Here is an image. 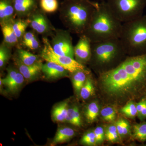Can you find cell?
<instances>
[{"label":"cell","instance_id":"8992f818","mask_svg":"<svg viewBox=\"0 0 146 146\" xmlns=\"http://www.w3.org/2000/svg\"><path fill=\"white\" fill-rule=\"evenodd\" d=\"M108 7L123 23L133 21L143 15L146 0H106Z\"/></svg>","mask_w":146,"mask_h":146},{"label":"cell","instance_id":"ffe728a7","mask_svg":"<svg viewBox=\"0 0 146 146\" xmlns=\"http://www.w3.org/2000/svg\"><path fill=\"white\" fill-rule=\"evenodd\" d=\"M68 108V102L67 101L63 102L56 106L52 112L53 121L59 122L65 121Z\"/></svg>","mask_w":146,"mask_h":146},{"label":"cell","instance_id":"d590c367","mask_svg":"<svg viewBox=\"0 0 146 146\" xmlns=\"http://www.w3.org/2000/svg\"><path fill=\"white\" fill-rule=\"evenodd\" d=\"M98 1H99L100 2L106 1V0H98Z\"/></svg>","mask_w":146,"mask_h":146},{"label":"cell","instance_id":"ac0fdd59","mask_svg":"<svg viewBox=\"0 0 146 146\" xmlns=\"http://www.w3.org/2000/svg\"><path fill=\"white\" fill-rule=\"evenodd\" d=\"M75 131L72 128L68 127H63L58 129L52 145L63 143L70 141L75 135Z\"/></svg>","mask_w":146,"mask_h":146},{"label":"cell","instance_id":"5bb4252c","mask_svg":"<svg viewBox=\"0 0 146 146\" xmlns=\"http://www.w3.org/2000/svg\"><path fill=\"white\" fill-rule=\"evenodd\" d=\"M42 73L46 78L48 79H56L67 77L69 73H70L60 65L49 61H46L42 65Z\"/></svg>","mask_w":146,"mask_h":146},{"label":"cell","instance_id":"52a82bcc","mask_svg":"<svg viewBox=\"0 0 146 146\" xmlns=\"http://www.w3.org/2000/svg\"><path fill=\"white\" fill-rule=\"evenodd\" d=\"M43 46L40 52V56L46 61L53 62L60 65L70 73L77 71H83L90 73L85 65L79 63L74 58L66 56L60 55L56 53L51 46L47 37L42 38Z\"/></svg>","mask_w":146,"mask_h":146},{"label":"cell","instance_id":"277c9868","mask_svg":"<svg viewBox=\"0 0 146 146\" xmlns=\"http://www.w3.org/2000/svg\"><path fill=\"white\" fill-rule=\"evenodd\" d=\"M127 56L119 38L91 43L89 63L99 74L118 66Z\"/></svg>","mask_w":146,"mask_h":146},{"label":"cell","instance_id":"ba28073f","mask_svg":"<svg viewBox=\"0 0 146 146\" xmlns=\"http://www.w3.org/2000/svg\"><path fill=\"white\" fill-rule=\"evenodd\" d=\"M70 33L68 30L56 29L50 42L56 53L74 58V46Z\"/></svg>","mask_w":146,"mask_h":146},{"label":"cell","instance_id":"44dd1931","mask_svg":"<svg viewBox=\"0 0 146 146\" xmlns=\"http://www.w3.org/2000/svg\"><path fill=\"white\" fill-rule=\"evenodd\" d=\"M71 74H72V82L74 89L77 94H80L81 88L86 82L87 76L90 73L79 70Z\"/></svg>","mask_w":146,"mask_h":146},{"label":"cell","instance_id":"2e32d148","mask_svg":"<svg viewBox=\"0 0 146 146\" xmlns=\"http://www.w3.org/2000/svg\"><path fill=\"white\" fill-rule=\"evenodd\" d=\"M11 23H7L1 25L3 41V42L11 48L18 46L20 42L13 31Z\"/></svg>","mask_w":146,"mask_h":146},{"label":"cell","instance_id":"8fae6325","mask_svg":"<svg viewBox=\"0 0 146 146\" xmlns=\"http://www.w3.org/2000/svg\"><path fill=\"white\" fill-rule=\"evenodd\" d=\"M7 70L6 76L1 79L3 84L5 86L9 91L15 94L18 92L23 86L25 78L16 67H9Z\"/></svg>","mask_w":146,"mask_h":146},{"label":"cell","instance_id":"d4e9b609","mask_svg":"<svg viewBox=\"0 0 146 146\" xmlns=\"http://www.w3.org/2000/svg\"><path fill=\"white\" fill-rule=\"evenodd\" d=\"M93 82L92 79L88 76L86 82L80 92V96L82 99L87 100L94 96L95 89Z\"/></svg>","mask_w":146,"mask_h":146},{"label":"cell","instance_id":"6da1fadb","mask_svg":"<svg viewBox=\"0 0 146 146\" xmlns=\"http://www.w3.org/2000/svg\"><path fill=\"white\" fill-rule=\"evenodd\" d=\"M99 74L100 90L108 103L121 106L146 98V52L127 56L117 67Z\"/></svg>","mask_w":146,"mask_h":146},{"label":"cell","instance_id":"83f0119b","mask_svg":"<svg viewBox=\"0 0 146 146\" xmlns=\"http://www.w3.org/2000/svg\"><path fill=\"white\" fill-rule=\"evenodd\" d=\"M40 9L46 13L55 12L59 8L58 0H39Z\"/></svg>","mask_w":146,"mask_h":146},{"label":"cell","instance_id":"1f68e13d","mask_svg":"<svg viewBox=\"0 0 146 146\" xmlns=\"http://www.w3.org/2000/svg\"><path fill=\"white\" fill-rule=\"evenodd\" d=\"M137 116L141 121L146 119V98L142 99L136 103Z\"/></svg>","mask_w":146,"mask_h":146},{"label":"cell","instance_id":"603a6c76","mask_svg":"<svg viewBox=\"0 0 146 146\" xmlns=\"http://www.w3.org/2000/svg\"><path fill=\"white\" fill-rule=\"evenodd\" d=\"M99 105L96 102L89 104L85 111V117L88 122L92 123L97 120L99 115Z\"/></svg>","mask_w":146,"mask_h":146},{"label":"cell","instance_id":"3957f363","mask_svg":"<svg viewBox=\"0 0 146 146\" xmlns=\"http://www.w3.org/2000/svg\"><path fill=\"white\" fill-rule=\"evenodd\" d=\"M95 10V2L90 0H64L59 9L63 25L72 33L83 35Z\"/></svg>","mask_w":146,"mask_h":146},{"label":"cell","instance_id":"30bf717a","mask_svg":"<svg viewBox=\"0 0 146 146\" xmlns=\"http://www.w3.org/2000/svg\"><path fill=\"white\" fill-rule=\"evenodd\" d=\"M91 43L84 35L80 36L78 42L74 46V58L79 63L84 65L89 63L91 56Z\"/></svg>","mask_w":146,"mask_h":146},{"label":"cell","instance_id":"4fadbf2b","mask_svg":"<svg viewBox=\"0 0 146 146\" xmlns=\"http://www.w3.org/2000/svg\"><path fill=\"white\" fill-rule=\"evenodd\" d=\"M14 60L16 68L27 80H34L42 72V61L33 65H27L23 64L16 58H14Z\"/></svg>","mask_w":146,"mask_h":146},{"label":"cell","instance_id":"5b68a950","mask_svg":"<svg viewBox=\"0 0 146 146\" xmlns=\"http://www.w3.org/2000/svg\"><path fill=\"white\" fill-rule=\"evenodd\" d=\"M119 39L127 56L146 53V16L123 23Z\"/></svg>","mask_w":146,"mask_h":146},{"label":"cell","instance_id":"7c38bea8","mask_svg":"<svg viewBox=\"0 0 146 146\" xmlns=\"http://www.w3.org/2000/svg\"><path fill=\"white\" fill-rule=\"evenodd\" d=\"M17 18H27L38 9L39 0H12Z\"/></svg>","mask_w":146,"mask_h":146},{"label":"cell","instance_id":"d6a6232c","mask_svg":"<svg viewBox=\"0 0 146 146\" xmlns=\"http://www.w3.org/2000/svg\"><path fill=\"white\" fill-rule=\"evenodd\" d=\"M81 143L84 145L88 146H94L97 145L94 131H88L85 133L81 138Z\"/></svg>","mask_w":146,"mask_h":146},{"label":"cell","instance_id":"836d02e7","mask_svg":"<svg viewBox=\"0 0 146 146\" xmlns=\"http://www.w3.org/2000/svg\"><path fill=\"white\" fill-rule=\"evenodd\" d=\"M97 144L102 143L105 138L104 128L101 126H98L94 131Z\"/></svg>","mask_w":146,"mask_h":146},{"label":"cell","instance_id":"d6986e66","mask_svg":"<svg viewBox=\"0 0 146 146\" xmlns=\"http://www.w3.org/2000/svg\"><path fill=\"white\" fill-rule=\"evenodd\" d=\"M14 32L16 33L20 43L25 33L29 24L27 19L25 18H15L11 23Z\"/></svg>","mask_w":146,"mask_h":146},{"label":"cell","instance_id":"e575fe53","mask_svg":"<svg viewBox=\"0 0 146 146\" xmlns=\"http://www.w3.org/2000/svg\"><path fill=\"white\" fill-rule=\"evenodd\" d=\"M23 45L27 48L33 51L39 49L40 48H42L40 45L39 39L37 38L36 36L31 40L30 42L25 43Z\"/></svg>","mask_w":146,"mask_h":146},{"label":"cell","instance_id":"9c48e42d","mask_svg":"<svg viewBox=\"0 0 146 146\" xmlns=\"http://www.w3.org/2000/svg\"><path fill=\"white\" fill-rule=\"evenodd\" d=\"M45 12L38 8L27 18L29 27L37 34L43 37H51L56 29L48 19Z\"/></svg>","mask_w":146,"mask_h":146},{"label":"cell","instance_id":"f1b7e54d","mask_svg":"<svg viewBox=\"0 0 146 146\" xmlns=\"http://www.w3.org/2000/svg\"><path fill=\"white\" fill-rule=\"evenodd\" d=\"M105 136L107 141L112 143L119 141L120 137L115 124H110L104 128Z\"/></svg>","mask_w":146,"mask_h":146},{"label":"cell","instance_id":"cb8c5ba5","mask_svg":"<svg viewBox=\"0 0 146 146\" xmlns=\"http://www.w3.org/2000/svg\"><path fill=\"white\" fill-rule=\"evenodd\" d=\"M133 137L140 142H146V121H143L133 125Z\"/></svg>","mask_w":146,"mask_h":146},{"label":"cell","instance_id":"f546056e","mask_svg":"<svg viewBox=\"0 0 146 146\" xmlns=\"http://www.w3.org/2000/svg\"><path fill=\"white\" fill-rule=\"evenodd\" d=\"M120 112L128 118L134 119L137 116L136 103L133 101L128 102L121 108Z\"/></svg>","mask_w":146,"mask_h":146},{"label":"cell","instance_id":"7402d4cb","mask_svg":"<svg viewBox=\"0 0 146 146\" xmlns=\"http://www.w3.org/2000/svg\"><path fill=\"white\" fill-rule=\"evenodd\" d=\"M65 121L77 127L82 125L81 115L78 106H74L68 108Z\"/></svg>","mask_w":146,"mask_h":146},{"label":"cell","instance_id":"4316f807","mask_svg":"<svg viewBox=\"0 0 146 146\" xmlns=\"http://www.w3.org/2000/svg\"><path fill=\"white\" fill-rule=\"evenodd\" d=\"M120 138H124L130 135L131 127L127 120L121 118L115 123Z\"/></svg>","mask_w":146,"mask_h":146},{"label":"cell","instance_id":"7a4b0ae2","mask_svg":"<svg viewBox=\"0 0 146 146\" xmlns=\"http://www.w3.org/2000/svg\"><path fill=\"white\" fill-rule=\"evenodd\" d=\"M122 24L112 13L106 2H95V11L84 35L91 43L119 38Z\"/></svg>","mask_w":146,"mask_h":146},{"label":"cell","instance_id":"4dcf8cb0","mask_svg":"<svg viewBox=\"0 0 146 146\" xmlns=\"http://www.w3.org/2000/svg\"><path fill=\"white\" fill-rule=\"evenodd\" d=\"M100 115L103 119L108 122H112L116 119V110L112 106H106L101 110Z\"/></svg>","mask_w":146,"mask_h":146},{"label":"cell","instance_id":"9a60e30c","mask_svg":"<svg viewBox=\"0 0 146 146\" xmlns=\"http://www.w3.org/2000/svg\"><path fill=\"white\" fill-rule=\"evenodd\" d=\"M16 17L12 0H0V25L11 23Z\"/></svg>","mask_w":146,"mask_h":146},{"label":"cell","instance_id":"e0dca14e","mask_svg":"<svg viewBox=\"0 0 146 146\" xmlns=\"http://www.w3.org/2000/svg\"><path fill=\"white\" fill-rule=\"evenodd\" d=\"M16 54V56L15 58L25 65H33L42 61L38 56L21 48H17Z\"/></svg>","mask_w":146,"mask_h":146},{"label":"cell","instance_id":"484cf974","mask_svg":"<svg viewBox=\"0 0 146 146\" xmlns=\"http://www.w3.org/2000/svg\"><path fill=\"white\" fill-rule=\"evenodd\" d=\"M11 48L3 42L0 45V68L3 69L8 63L11 56Z\"/></svg>","mask_w":146,"mask_h":146}]
</instances>
